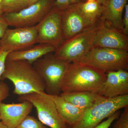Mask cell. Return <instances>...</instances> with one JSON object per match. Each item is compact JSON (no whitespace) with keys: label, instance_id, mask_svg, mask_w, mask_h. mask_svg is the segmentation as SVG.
I'll use <instances>...</instances> for the list:
<instances>
[{"label":"cell","instance_id":"cell-33","mask_svg":"<svg viewBox=\"0 0 128 128\" xmlns=\"http://www.w3.org/2000/svg\"><path fill=\"white\" fill-rule=\"evenodd\" d=\"M102 0H86V1L88 2H94V1H97L98 2L101 3H102Z\"/></svg>","mask_w":128,"mask_h":128},{"label":"cell","instance_id":"cell-35","mask_svg":"<svg viewBox=\"0 0 128 128\" xmlns=\"http://www.w3.org/2000/svg\"><path fill=\"white\" fill-rule=\"evenodd\" d=\"M1 121V119H0V122Z\"/></svg>","mask_w":128,"mask_h":128},{"label":"cell","instance_id":"cell-21","mask_svg":"<svg viewBox=\"0 0 128 128\" xmlns=\"http://www.w3.org/2000/svg\"><path fill=\"white\" fill-rule=\"evenodd\" d=\"M16 128H48L39 120L28 115Z\"/></svg>","mask_w":128,"mask_h":128},{"label":"cell","instance_id":"cell-30","mask_svg":"<svg viewBox=\"0 0 128 128\" xmlns=\"http://www.w3.org/2000/svg\"><path fill=\"white\" fill-rule=\"evenodd\" d=\"M39 0H29V6L34 4L35 2H36Z\"/></svg>","mask_w":128,"mask_h":128},{"label":"cell","instance_id":"cell-19","mask_svg":"<svg viewBox=\"0 0 128 128\" xmlns=\"http://www.w3.org/2000/svg\"><path fill=\"white\" fill-rule=\"evenodd\" d=\"M79 6L83 15L92 23H96L102 16L103 5L98 2L86 1Z\"/></svg>","mask_w":128,"mask_h":128},{"label":"cell","instance_id":"cell-17","mask_svg":"<svg viewBox=\"0 0 128 128\" xmlns=\"http://www.w3.org/2000/svg\"><path fill=\"white\" fill-rule=\"evenodd\" d=\"M60 95L84 112L93 105L98 96L97 93L88 91L62 92Z\"/></svg>","mask_w":128,"mask_h":128},{"label":"cell","instance_id":"cell-11","mask_svg":"<svg viewBox=\"0 0 128 128\" xmlns=\"http://www.w3.org/2000/svg\"><path fill=\"white\" fill-rule=\"evenodd\" d=\"M94 48L128 51V36L99 18L96 23Z\"/></svg>","mask_w":128,"mask_h":128},{"label":"cell","instance_id":"cell-26","mask_svg":"<svg viewBox=\"0 0 128 128\" xmlns=\"http://www.w3.org/2000/svg\"><path fill=\"white\" fill-rule=\"evenodd\" d=\"M10 95V88L7 83L0 81V103Z\"/></svg>","mask_w":128,"mask_h":128},{"label":"cell","instance_id":"cell-32","mask_svg":"<svg viewBox=\"0 0 128 128\" xmlns=\"http://www.w3.org/2000/svg\"><path fill=\"white\" fill-rule=\"evenodd\" d=\"M0 128H8L4 124H2L1 122H0Z\"/></svg>","mask_w":128,"mask_h":128},{"label":"cell","instance_id":"cell-10","mask_svg":"<svg viewBox=\"0 0 128 128\" xmlns=\"http://www.w3.org/2000/svg\"><path fill=\"white\" fill-rule=\"evenodd\" d=\"M37 26L38 43L48 44L57 48L64 41L62 11L53 6Z\"/></svg>","mask_w":128,"mask_h":128},{"label":"cell","instance_id":"cell-4","mask_svg":"<svg viewBox=\"0 0 128 128\" xmlns=\"http://www.w3.org/2000/svg\"><path fill=\"white\" fill-rule=\"evenodd\" d=\"M68 63L59 59L52 53L47 54L32 64L45 85V92L50 96L62 93L61 85Z\"/></svg>","mask_w":128,"mask_h":128},{"label":"cell","instance_id":"cell-8","mask_svg":"<svg viewBox=\"0 0 128 128\" xmlns=\"http://www.w3.org/2000/svg\"><path fill=\"white\" fill-rule=\"evenodd\" d=\"M54 0H40L18 12L6 13L2 16L9 26L26 27L38 24L54 6Z\"/></svg>","mask_w":128,"mask_h":128},{"label":"cell","instance_id":"cell-16","mask_svg":"<svg viewBox=\"0 0 128 128\" xmlns=\"http://www.w3.org/2000/svg\"><path fill=\"white\" fill-rule=\"evenodd\" d=\"M49 96L54 102L60 116L67 125L71 127L81 119L84 113L82 110L67 102L60 95Z\"/></svg>","mask_w":128,"mask_h":128},{"label":"cell","instance_id":"cell-31","mask_svg":"<svg viewBox=\"0 0 128 128\" xmlns=\"http://www.w3.org/2000/svg\"><path fill=\"white\" fill-rule=\"evenodd\" d=\"M2 0H0V16H2L3 13L2 10L1 6V5L2 2Z\"/></svg>","mask_w":128,"mask_h":128},{"label":"cell","instance_id":"cell-2","mask_svg":"<svg viewBox=\"0 0 128 128\" xmlns=\"http://www.w3.org/2000/svg\"><path fill=\"white\" fill-rule=\"evenodd\" d=\"M7 79L14 86L13 93L19 96L33 92L42 94L45 85L32 64L25 60H6L1 80Z\"/></svg>","mask_w":128,"mask_h":128},{"label":"cell","instance_id":"cell-1","mask_svg":"<svg viewBox=\"0 0 128 128\" xmlns=\"http://www.w3.org/2000/svg\"><path fill=\"white\" fill-rule=\"evenodd\" d=\"M106 79L103 70L87 64H68L61 85L62 92H90L98 94Z\"/></svg>","mask_w":128,"mask_h":128},{"label":"cell","instance_id":"cell-24","mask_svg":"<svg viewBox=\"0 0 128 128\" xmlns=\"http://www.w3.org/2000/svg\"><path fill=\"white\" fill-rule=\"evenodd\" d=\"M118 80L122 86L128 92V72L124 70H120L116 71Z\"/></svg>","mask_w":128,"mask_h":128},{"label":"cell","instance_id":"cell-22","mask_svg":"<svg viewBox=\"0 0 128 128\" xmlns=\"http://www.w3.org/2000/svg\"><path fill=\"white\" fill-rule=\"evenodd\" d=\"M86 0H54V7L63 11L70 6L86 2Z\"/></svg>","mask_w":128,"mask_h":128},{"label":"cell","instance_id":"cell-23","mask_svg":"<svg viewBox=\"0 0 128 128\" xmlns=\"http://www.w3.org/2000/svg\"><path fill=\"white\" fill-rule=\"evenodd\" d=\"M112 128H128V106L124 108V110Z\"/></svg>","mask_w":128,"mask_h":128},{"label":"cell","instance_id":"cell-29","mask_svg":"<svg viewBox=\"0 0 128 128\" xmlns=\"http://www.w3.org/2000/svg\"><path fill=\"white\" fill-rule=\"evenodd\" d=\"M9 26L7 22L2 16H0V38L4 34Z\"/></svg>","mask_w":128,"mask_h":128},{"label":"cell","instance_id":"cell-27","mask_svg":"<svg viewBox=\"0 0 128 128\" xmlns=\"http://www.w3.org/2000/svg\"><path fill=\"white\" fill-rule=\"evenodd\" d=\"M9 53L0 48V80L4 71L6 57Z\"/></svg>","mask_w":128,"mask_h":128},{"label":"cell","instance_id":"cell-14","mask_svg":"<svg viewBox=\"0 0 128 128\" xmlns=\"http://www.w3.org/2000/svg\"><path fill=\"white\" fill-rule=\"evenodd\" d=\"M127 0H107L100 19L123 32V14Z\"/></svg>","mask_w":128,"mask_h":128},{"label":"cell","instance_id":"cell-3","mask_svg":"<svg viewBox=\"0 0 128 128\" xmlns=\"http://www.w3.org/2000/svg\"><path fill=\"white\" fill-rule=\"evenodd\" d=\"M128 106V94L108 98L98 95L93 105L84 112L81 119L69 128H93L117 111Z\"/></svg>","mask_w":128,"mask_h":128},{"label":"cell","instance_id":"cell-9","mask_svg":"<svg viewBox=\"0 0 128 128\" xmlns=\"http://www.w3.org/2000/svg\"><path fill=\"white\" fill-rule=\"evenodd\" d=\"M38 43V26L8 28L0 38V48L11 52L27 49Z\"/></svg>","mask_w":128,"mask_h":128},{"label":"cell","instance_id":"cell-5","mask_svg":"<svg viewBox=\"0 0 128 128\" xmlns=\"http://www.w3.org/2000/svg\"><path fill=\"white\" fill-rule=\"evenodd\" d=\"M128 51L108 48H94L76 62L90 65L105 73L120 70L128 71Z\"/></svg>","mask_w":128,"mask_h":128},{"label":"cell","instance_id":"cell-25","mask_svg":"<svg viewBox=\"0 0 128 128\" xmlns=\"http://www.w3.org/2000/svg\"><path fill=\"white\" fill-rule=\"evenodd\" d=\"M120 114V112L119 110L117 111L114 114L108 118L106 120L101 122L93 128H109L112 123L119 118Z\"/></svg>","mask_w":128,"mask_h":128},{"label":"cell","instance_id":"cell-7","mask_svg":"<svg viewBox=\"0 0 128 128\" xmlns=\"http://www.w3.org/2000/svg\"><path fill=\"white\" fill-rule=\"evenodd\" d=\"M18 100L30 102L36 108L39 121L45 126L50 128H69L60 116L54 102L45 92L19 96Z\"/></svg>","mask_w":128,"mask_h":128},{"label":"cell","instance_id":"cell-28","mask_svg":"<svg viewBox=\"0 0 128 128\" xmlns=\"http://www.w3.org/2000/svg\"><path fill=\"white\" fill-rule=\"evenodd\" d=\"M123 30V32L124 34L128 35V4H126L124 7V14L122 18Z\"/></svg>","mask_w":128,"mask_h":128},{"label":"cell","instance_id":"cell-6","mask_svg":"<svg viewBox=\"0 0 128 128\" xmlns=\"http://www.w3.org/2000/svg\"><path fill=\"white\" fill-rule=\"evenodd\" d=\"M96 23L88 30L64 40L56 48L55 57L70 64L85 56L93 48Z\"/></svg>","mask_w":128,"mask_h":128},{"label":"cell","instance_id":"cell-20","mask_svg":"<svg viewBox=\"0 0 128 128\" xmlns=\"http://www.w3.org/2000/svg\"><path fill=\"white\" fill-rule=\"evenodd\" d=\"M29 6V0H2L1 5L3 14L18 12Z\"/></svg>","mask_w":128,"mask_h":128},{"label":"cell","instance_id":"cell-13","mask_svg":"<svg viewBox=\"0 0 128 128\" xmlns=\"http://www.w3.org/2000/svg\"><path fill=\"white\" fill-rule=\"evenodd\" d=\"M33 105L29 101L20 103H0L1 122L8 128H16L32 112Z\"/></svg>","mask_w":128,"mask_h":128},{"label":"cell","instance_id":"cell-34","mask_svg":"<svg viewBox=\"0 0 128 128\" xmlns=\"http://www.w3.org/2000/svg\"><path fill=\"white\" fill-rule=\"evenodd\" d=\"M107 0H102V4L103 5V6L105 4V2H106L107 1Z\"/></svg>","mask_w":128,"mask_h":128},{"label":"cell","instance_id":"cell-18","mask_svg":"<svg viewBox=\"0 0 128 128\" xmlns=\"http://www.w3.org/2000/svg\"><path fill=\"white\" fill-rule=\"evenodd\" d=\"M106 73V79L98 94L108 98L128 94V92L124 89L118 80L116 71Z\"/></svg>","mask_w":128,"mask_h":128},{"label":"cell","instance_id":"cell-15","mask_svg":"<svg viewBox=\"0 0 128 128\" xmlns=\"http://www.w3.org/2000/svg\"><path fill=\"white\" fill-rule=\"evenodd\" d=\"M56 48L48 44H39L26 49L9 53L6 60H25L32 64L47 54L55 52Z\"/></svg>","mask_w":128,"mask_h":128},{"label":"cell","instance_id":"cell-12","mask_svg":"<svg viewBox=\"0 0 128 128\" xmlns=\"http://www.w3.org/2000/svg\"><path fill=\"white\" fill-rule=\"evenodd\" d=\"M79 4L72 6L62 11L64 40L88 30L96 24L92 23L83 15Z\"/></svg>","mask_w":128,"mask_h":128}]
</instances>
